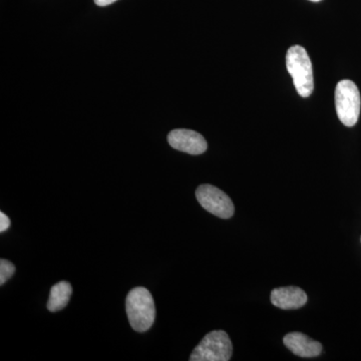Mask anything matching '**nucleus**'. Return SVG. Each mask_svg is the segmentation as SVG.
I'll list each match as a JSON object with an SVG mask.
<instances>
[{
    "instance_id": "7",
    "label": "nucleus",
    "mask_w": 361,
    "mask_h": 361,
    "mask_svg": "<svg viewBox=\"0 0 361 361\" xmlns=\"http://www.w3.org/2000/svg\"><path fill=\"white\" fill-rule=\"evenodd\" d=\"M271 302L280 310H298L307 302V295L299 287H280L271 293Z\"/></svg>"
},
{
    "instance_id": "12",
    "label": "nucleus",
    "mask_w": 361,
    "mask_h": 361,
    "mask_svg": "<svg viewBox=\"0 0 361 361\" xmlns=\"http://www.w3.org/2000/svg\"><path fill=\"white\" fill-rule=\"evenodd\" d=\"M116 1V0H94V2H96L97 6H110V4H114V2Z\"/></svg>"
},
{
    "instance_id": "9",
    "label": "nucleus",
    "mask_w": 361,
    "mask_h": 361,
    "mask_svg": "<svg viewBox=\"0 0 361 361\" xmlns=\"http://www.w3.org/2000/svg\"><path fill=\"white\" fill-rule=\"evenodd\" d=\"M73 293V287L66 281H61L51 287L49 301H47V310L51 312H58L63 310L70 301Z\"/></svg>"
},
{
    "instance_id": "10",
    "label": "nucleus",
    "mask_w": 361,
    "mask_h": 361,
    "mask_svg": "<svg viewBox=\"0 0 361 361\" xmlns=\"http://www.w3.org/2000/svg\"><path fill=\"white\" fill-rule=\"evenodd\" d=\"M16 272V266L8 260H0V284L4 285Z\"/></svg>"
},
{
    "instance_id": "5",
    "label": "nucleus",
    "mask_w": 361,
    "mask_h": 361,
    "mask_svg": "<svg viewBox=\"0 0 361 361\" xmlns=\"http://www.w3.org/2000/svg\"><path fill=\"white\" fill-rule=\"evenodd\" d=\"M196 198L205 210L222 219L234 215V204L224 192L212 185H201L196 190Z\"/></svg>"
},
{
    "instance_id": "6",
    "label": "nucleus",
    "mask_w": 361,
    "mask_h": 361,
    "mask_svg": "<svg viewBox=\"0 0 361 361\" xmlns=\"http://www.w3.org/2000/svg\"><path fill=\"white\" fill-rule=\"evenodd\" d=\"M168 142L173 149L190 155H201L208 148L205 137L192 130H173L168 135Z\"/></svg>"
},
{
    "instance_id": "3",
    "label": "nucleus",
    "mask_w": 361,
    "mask_h": 361,
    "mask_svg": "<svg viewBox=\"0 0 361 361\" xmlns=\"http://www.w3.org/2000/svg\"><path fill=\"white\" fill-rule=\"evenodd\" d=\"M361 99L357 85L353 80H341L336 89V109L339 121L353 127L360 115Z\"/></svg>"
},
{
    "instance_id": "4",
    "label": "nucleus",
    "mask_w": 361,
    "mask_h": 361,
    "mask_svg": "<svg viewBox=\"0 0 361 361\" xmlns=\"http://www.w3.org/2000/svg\"><path fill=\"white\" fill-rule=\"evenodd\" d=\"M232 342L222 330L207 334L194 349L191 361H228L232 356Z\"/></svg>"
},
{
    "instance_id": "11",
    "label": "nucleus",
    "mask_w": 361,
    "mask_h": 361,
    "mask_svg": "<svg viewBox=\"0 0 361 361\" xmlns=\"http://www.w3.org/2000/svg\"><path fill=\"white\" fill-rule=\"evenodd\" d=\"M11 227V219L4 212H0V232L4 233Z\"/></svg>"
},
{
    "instance_id": "13",
    "label": "nucleus",
    "mask_w": 361,
    "mask_h": 361,
    "mask_svg": "<svg viewBox=\"0 0 361 361\" xmlns=\"http://www.w3.org/2000/svg\"><path fill=\"white\" fill-rule=\"evenodd\" d=\"M310 1L319 2V1H322V0H310Z\"/></svg>"
},
{
    "instance_id": "2",
    "label": "nucleus",
    "mask_w": 361,
    "mask_h": 361,
    "mask_svg": "<svg viewBox=\"0 0 361 361\" xmlns=\"http://www.w3.org/2000/svg\"><path fill=\"white\" fill-rule=\"evenodd\" d=\"M286 68L293 78L299 96L308 97L314 90L312 63L310 56L301 45H293L286 54Z\"/></svg>"
},
{
    "instance_id": "8",
    "label": "nucleus",
    "mask_w": 361,
    "mask_h": 361,
    "mask_svg": "<svg viewBox=\"0 0 361 361\" xmlns=\"http://www.w3.org/2000/svg\"><path fill=\"white\" fill-rule=\"evenodd\" d=\"M285 346L300 357H315L322 353V345L300 332H292L284 337Z\"/></svg>"
},
{
    "instance_id": "1",
    "label": "nucleus",
    "mask_w": 361,
    "mask_h": 361,
    "mask_svg": "<svg viewBox=\"0 0 361 361\" xmlns=\"http://www.w3.org/2000/svg\"><path fill=\"white\" fill-rule=\"evenodd\" d=\"M126 311L133 329L148 331L156 318V306L151 292L145 287L132 289L126 299Z\"/></svg>"
}]
</instances>
